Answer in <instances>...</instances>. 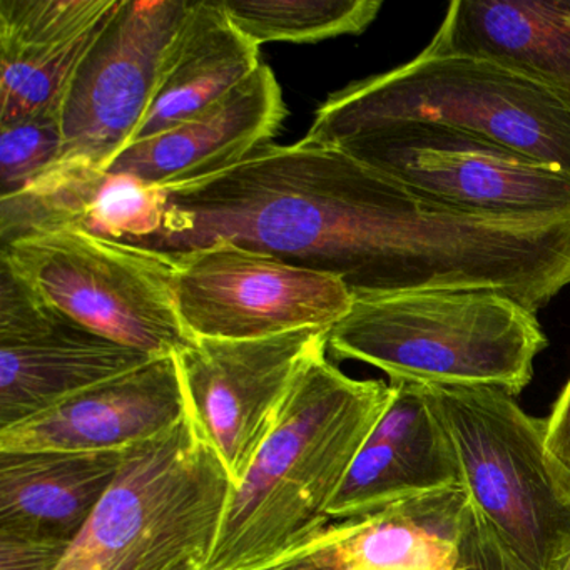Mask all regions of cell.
I'll return each mask as SVG.
<instances>
[{
  "mask_svg": "<svg viewBox=\"0 0 570 570\" xmlns=\"http://www.w3.org/2000/svg\"><path fill=\"white\" fill-rule=\"evenodd\" d=\"M420 195L470 212L543 215L570 209V175L489 139L400 122L338 142Z\"/></svg>",
  "mask_w": 570,
  "mask_h": 570,
  "instance_id": "obj_8",
  "label": "cell"
},
{
  "mask_svg": "<svg viewBox=\"0 0 570 570\" xmlns=\"http://www.w3.org/2000/svg\"><path fill=\"white\" fill-rule=\"evenodd\" d=\"M392 399L326 352L296 375L275 425L229 493L205 570H269L299 559L330 525V507Z\"/></svg>",
  "mask_w": 570,
  "mask_h": 570,
  "instance_id": "obj_1",
  "label": "cell"
},
{
  "mask_svg": "<svg viewBox=\"0 0 570 570\" xmlns=\"http://www.w3.org/2000/svg\"><path fill=\"white\" fill-rule=\"evenodd\" d=\"M235 489L191 419L126 450L111 489L56 570L206 566Z\"/></svg>",
  "mask_w": 570,
  "mask_h": 570,
  "instance_id": "obj_4",
  "label": "cell"
},
{
  "mask_svg": "<svg viewBox=\"0 0 570 570\" xmlns=\"http://www.w3.org/2000/svg\"><path fill=\"white\" fill-rule=\"evenodd\" d=\"M330 330L256 340L196 338L176 355L186 415L238 485L299 370L328 350Z\"/></svg>",
  "mask_w": 570,
  "mask_h": 570,
  "instance_id": "obj_10",
  "label": "cell"
},
{
  "mask_svg": "<svg viewBox=\"0 0 570 570\" xmlns=\"http://www.w3.org/2000/svg\"><path fill=\"white\" fill-rule=\"evenodd\" d=\"M176 263V296L193 338L256 340L306 328L332 330L353 305L340 276L218 242Z\"/></svg>",
  "mask_w": 570,
  "mask_h": 570,
  "instance_id": "obj_7",
  "label": "cell"
},
{
  "mask_svg": "<svg viewBox=\"0 0 570 570\" xmlns=\"http://www.w3.org/2000/svg\"><path fill=\"white\" fill-rule=\"evenodd\" d=\"M432 39L505 66L570 102V0H455Z\"/></svg>",
  "mask_w": 570,
  "mask_h": 570,
  "instance_id": "obj_17",
  "label": "cell"
},
{
  "mask_svg": "<svg viewBox=\"0 0 570 570\" xmlns=\"http://www.w3.org/2000/svg\"><path fill=\"white\" fill-rule=\"evenodd\" d=\"M269 570H320L315 563L309 562L305 557H299V559L292 560V562L283 563V566L273 567Z\"/></svg>",
  "mask_w": 570,
  "mask_h": 570,
  "instance_id": "obj_25",
  "label": "cell"
},
{
  "mask_svg": "<svg viewBox=\"0 0 570 570\" xmlns=\"http://www.w3.org/2000/svg\"><path fill=\"white\" fill-rule=\"evenodd\" d=\"M456 570H529L523 567L499 537L490 529L483 517L470 503L465 535L460 549Z\"/></svg>",
  "mask_w": 570,
  "mask_h": 570,
  "instance_id": "obj_22",
  "label": "cell"
},
{
  "mask_svg": "<svg viewBox=\"0 0 570 570\" xmlns=\"http://www.w3.org/2000/svg\"><path fill=\"white\" fill-rule=\"evenodd\" d=\"M173 570H205V563L191 560V562L183 563V566L176 567Z\"/></svg>",
  "mask_w": 570,
  "mask_h": 570,
  "instance_id": "obj_27",
  "label": "cell"
},
{
  "mask_svg": "<svg viewBox=\"0 0 570 570\" xmlns=\"http://www.w3.org/2000/svg\"><path fill=\"white\" fill-rule=\"evenodd\" d=\"M126 452H0V532L75 542Z\"/></svg>",
  "mask_w": 570,
  "mask_h": 570,
  "instance_id": "obj_18",
  "label": "cell"
},
{
  "mask_svg": "<svg viewBox=\"0 0 570 570\" xmlns=\"http://www.w3.org/2000/svg\"><path fill=\"white\" fill-rule=\"evenodd\" d=\"M392 399L352 463L330 519H358L402 500L463 487L452 439L419 383L390 382Z\"/></svg>",
  "mask_w": 570,
  "mask_h": 570,
  "instance_id": "obj_14",
  "label": "cell"
},
{
  "mask_svg": "<svg viewBox=\"0 0 570 570\" xmlns=\"http://www.w3.org/2000/svg\"><path fill=\"white\" fill-rule=\"evenodd\" d=\"M188 8L189 0H121L66 92L55 166L106 171L131 145Z\"/></svg>",
  "mask_w": 570,
  "mask_h": 570,
  "instance_id": "obj_9",
  "label": "cell"
},
{
  "mask_svg": "<svg viewBox=\"0 0 570 570\" xmlns=\"http://www.w3.org/2000/svg\"><path fill=\"white\" fill-rule=\"evenodd\" d=\"M422 386L452 439L473 509L523 567L549 570L570 546V485L547 455L546 420L502 390Z\"/></svg>",
  "mask_w": 570,
  "mask_h": 570,
  "instance_id": "obj_5",
  "label": "cell"
},
{
  "mask_svg": "<svg viewBox=\"0 0 570 570\" xmlns=\"http://www.w3.org/2000/svg\"><path fill=\"white\" fill-rule=\"evenodd\" d=\"M286 118L282 86L263 65L198 115L122 149L106 173L155 186L202 178L269 145Z\"/></svg>",
  "mask_w": 570,
  "mask_h": 570,
  "instance_id": "obj_15",
  "label": "cell"
},
{
  "mask_svg": "<svg viewBox=\"0 0 570 570\" xmlns=\"http://www.w3.org/2000/svg\"><path fill=\"white\" fill-rule=\"evenodd\" d=\"M400 122L469 132L570 175L567 99L505 66L450 51L433 39L412 61L330 95L305 139L338 145Z\"/></svg>",
  "mask_w": 570,
  "mask_h": 570,
  "instance_id": "obj_2",
  "label": "cell"
},
{
  "mask_svg": "<svg viewBox=\"0 0 570 570\" xmlns=\"http://www.w3.org/2000/svg\"><path fill=\"white\" fill-rule=\"evenodd\" d=\"M549 570H570V546L559 553Z\"/></svg>",
  "mask_w": 570,
  "mask_h": 570,
  "instance_id": "obj_26",
  "label": "cell"
},
{
  "mask_svg": "<svg viewBox=\"0 0 570 570\" xmlns=\"http://www.w3.org/2000/svg\"><path fill=\"white\" fill-rule=\"evenodd\" d=\"M121 0H0V126L61 108Z\"/></svg>",
  "mask_w": 570,
  "mask_h": 570,
  "instance_id": "obj_13",
  "label": "cell"
},
{
  "mask_svg": "<svg viewBox=\"0 0 570 570\" xmlns=\"http://www.w3.org/2000/svg\"><path fill=\"white\" fill-rule=\"evenodd\" d=\"M546 425L547 455L570 485V380L563 386Z\"/></svg>",
  "mask_w": 570,
  "mask_h": 570,
  "instance_id": "obj_24",
  "label": "cell"
},
{
  "mask_svg": "<svg viewBox=\"0 0 570 570\" xmlns=\"http://www.w3.org/2000/svg\"><path fill=\"white\" fill-rule=\"evenodd\" d=\"M259 66L258 46L233 24L222 0H189L185 21L166 55L155 99L131 142L215 105Z\"/></svg>",
  "mask_w": 570,
  "mask_h": 570,
  "instance_id": "obj_19",
  "label": "cell"
},
{
  "mask_svg": "<svg viewBox=\"0 0 570 570\" xmlns=\"http://www.w3.org/2000/svg\"><path fill=\"white\" fill-rule=\"evenodd\" d=\"M463 487L330 523L303 553L320 570H456L469 520Z\"/></svg>",
  "mask_w": 570,
  "mask_h": 570,
  "instance_id": "obj_16",
  "label": "cell"
},
{
  "mask_svg": "<svg viewBox=\"0 0 570 570\" xmlns=\"http://www.w3.org/2000/svg\"><path fill=\"white\" fill-rule=\"evenodd\" d=\"M226 14L253 45H313L358 36L379 18L380 0H222Z\"/></svg>",
  "mask_w": 570,
  "mask_h": 570,
  "instance_id": "obj_20",
  "label": "cell"
},
{
  "mask_svg": "<svg viewBox=\"0 0 570 570\" xmlns=\"http://www.w3.org/2000/svg\"><path fill=\"white\" fill-rule=\"evenodd\" d=\"M151 360L48 308L0 266V430Z\"/></svg>",
  "mask_w": 570,
  "mask_h": 570,
  "instance_id": "obj_11",
  "label": "cell"
},
{
  "mask_svg": "<svg viewBox=\"0 0 570 570\" xmlns=\"http://www.w3.org/2000/svg\"><path fill=\"white\" fill-rule=\"evenodd\" d=\"M537 313L495 292L353 296L328 332L336 360H356L390 382L495 389L519 395L547 348Z\"/></svg>",
  "mask_w": 570,
  "mask_h": 570,
  "instance_id": "obj_3",
  "label": "cell"
},
{
  "mask_svg": "<svg viewBox=\"0 0 570 570\" xmlns=\"http://www.w3.org/2000/svg\"><path fill=\"white\" fill-rule=\"evenodd\" d=\"M69 543L0 532V570H56Z\"/></svg>",
  "mask_w": 570,
  "mask_h": 570,
  "instance_id": "obj_23",
  "label": "cell"
},
{
  "mask_svg": "<svg viewBox=\"0 0 570 570\" xmlns=\"http://www.w3.org/2000/svg\"><path fill=\"white\" fill-rule=\"evenodd\" d=\"M186 415L175 356H161L0 430V452H126Z\"/></svg>",
  "mask_w": 570,
  "mask_h": 570,
  "instance_id": "obj_12",
  "label": "cell"
},
{
  "mask_svg": "<svg viewBox=\"0 0 570 570\" xmlns=\"http://www.w3.org/2000/svg\"><path fill=\"white\" fill-rule=\"evenodd\" d=\"M61 108L0 126V198L16 195L61 158Z\"/></svg>",
  "mask_w": 570,
  "mask_h": 570,
  "instance_id": "obj_21",
  "label": "cell"
},
{
  "mask_svg": "<svg viewBox=\"0 0 570 570\" xmlns=\"http://www.w3.org/2000/svg\"><path fill=\"white\" fill-rule=\"evenodd\" d=\"M0 259L48 308L112 342L153 358L195 342L179 316L171 253L61 229L2 245Z\"/></svg>",
  "mask_w": 570,
  "mask_h": 570,
  "instance_id": "obj_6",
  "label": "cell"
}]
</instances>
